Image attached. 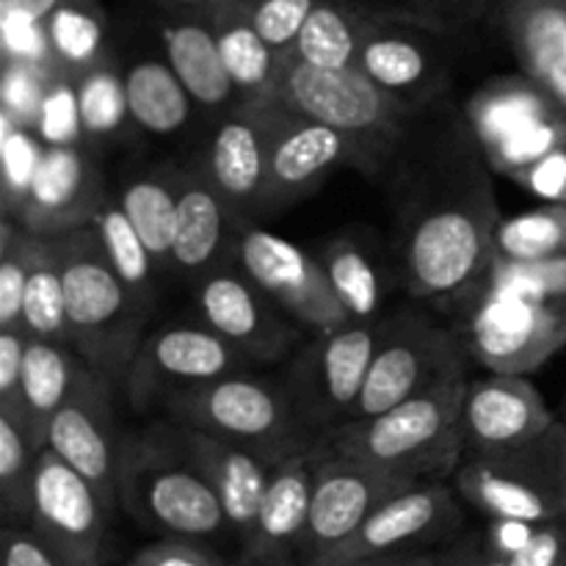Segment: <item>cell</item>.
I'll return each mask as SVG.
<instances>
[{"label":"cell","mask_w":566,"mask_h":566,"mask_svg":"<svg viewBox=\"0 0 566 566\" xmlns=\"http://www.w3.org/2000/svg\"><path fill=\"white\" fill-rule=\"evenodd\" d=\"M409 116L376 171L390 175L401 282L412 298H457L473 291L495 254L501 224L490 158L468 114Z\"/></svg>","instance_id":"cell-1"},{"label":"cell","mask_w":566,"mask_h":566,"mask_svg":"<svg viewBox=\"0 0 566 566\" xmlns=\"http://www.w3.org/2000/svg\"><path fill=\"white\" fill-rule=\"evenodd\" d=\"M119 509L160 536L210 542L230 534L213 484L171 420L130 431L119 451Z\"/></svg>","instance_id":"cell-2"},{"label":"cell","mask_w":566,"mask_h":566,"mask_svg":"<svg viewBox=\"0 0 566 566\" xmlns=\"http://www.w3.org/2000/svg\"><path fill=\"white\" fill-rule=\"evenodd\" d=\"M468 385V370H459L376 418L337 426L321 442L409 481L451 479L464 457L462 403Z\"/></svg>","instance_id":"cell-3"},{"label":"cell","mask_w":566,"mask_h":566,"mask_svg":"<svg viewBox=\"0 0 566 566\" xmlns=\"http://www.w3.org/2000/svg\"><path fill=\"white\" fill-rule=\"evenodd\" d=\"M50 238L59 252L72 348L111 381H125L147 337L149 307L122 280L94 224Z\"/></svg>","instance_id":"cell-4"},{"label":"cell","mask_w":566,"mask_h":566,"mask_svg":"<svg viewBox=\"0 0 566 566\" xmlns=\"http://www.w3.org/2000/svg\"><path fill=\"white\" fill-rule=\"evenodd\" d=\"M158 409L171 423L241 442L274 464L293 453L315 451L324 440L304 418L285 376L260 370L188 387L164 398Z\"/></svg>","instance_id":"cell-5"},{"label":"cell","mask_w":566,"mask_h":566,"mask_svg":"<svg viewBox=\"0 0 566 566\" xmlns=\"http://www.w3.org/2000/svg\"><path fill=\"white\" fill-rule=\"evenodd\" d=\"M265 99L287 114L346 133L363 149V166L374 171L418 108L370 81L359 66L324 70L293 55H285Z\"/></svg>","instance_id":"cell-6"},{"label":"cell","mask_w":566,"mask_h":566,"mask_svg":"<svg viewBox=\"0 0 566 566\" xmlns=\"http://www.w3.org/2000/svg\"><path fill=\"white\" fill-rule=\"evenodd\" d=\"M459 337L470 359L492 374L525 376L566 346V313L520 287L481 276L470 293Z\"/></svg>","instance_id":"cell-7"},{"label":"cell","mask_w":566,"mask_h":566,"mask_svg":"<svg viewBox=\"0 0 566 566\" xmlns=\"http://www.w3.org/2000/svg\"><path fill=\"white\" fill-rule=\"evenodd\" d=\"M451 481L459 497L492 523L545 525L566 517L553 429L514 451L464 453Z\"/></svg>","instance_id":"cell-8"},{"label":"cell","mask_w":566,"mask_h":566,"mask_svg":"<svg viewBox=\"0 0 566 566\" xmlns=\"http://www.w3.org/2000/svg\"><path fill=\"white\" fill-rule=\"evenodd\" d=\"M470 352L457 329L437 324L415 307L381 318L379 346L352 420L376 418L437 381L468 370ZM348 420V423H352Z\"/></svg>","instance_id":"cell-9"},{"label":"cell","mask_w":566,"mask_h":566,"mask_svg":"<svg viewBox=\"0 0 566 566\" xmlns=\"http://www.w3.org/2000/svg\"><path fill=\"white\" fill-rule=\"evenodd\" d=\"M379 321H348L340 329L310 335L287 359L285 376L293 398L321 437L354 418L379 346Z\"/></svg>","instance_id":"cell-10"},{"label":"cell","mask_w":566,"mask_h":566,"mask_svg":"<svg viewBox=\"0 0 566 566\" xmlns=\"http://www.w3.org/2000/svg\"><path fill=\"white\" fill-rule=\"evenodd\" d=\"M232 260L310 335H324L354 321L337 298L321 258L302 252L296 243L274 232L243 224L232 247Z\"/></svg>","instance_id":"cell-11"},{"label":"cell","mask_w":566,"mask_h":566,"mask_svg":"<svg viewBox=\"0 0 566 566\" xmlns=\"http://www.w3.org/2000/svg\"><path fill=\"white\" fill-rule=\"evenodd\" d=\"M260 370L258 363L216 335L208 324H169L144 337L125 376L127 398L138 412L188 387Z\"/></svg>","instance_id":"cell-12"},{"label":"cell","mask_w":566,"mask_h":566,"mask_svg":"<svg viewBox=\"0 0 566 566\" xmlns=\"http://www.w3.org/2000/svg\"><path fill=\"white\" fill-rule=\"evenodd\" d=\"M459 492L446 479L420 481L387 497L340 547L315 566H346L370 558L437 551L462 531Z\"/></svg>","instance_id":"cell-13"},{"label":"cell","mask_w":566,"mask_h":566,"mask_svg":"<svg viewBox=\"0 0 566 566\" xmlns=\"http://www.w3.org/2000/svg\"><path fill=\"white\" fill-rule=\"evenodd\" d=\"M197 304L205 324L260 368L291 359L304 346L302 326L271 302L232 258L197 282Z\"/></svg>","instance_id":"cell-14"},{"label":"cell","mask_w":566,"mask_h":566,"mask_svg":"<svg viewBox=\"0 0 566 566\" xmlns=\"http://www.w3.org/2000/svg\"><path fill=\"white\" fill-rule=\"evenodd\" d=\"M412 484H420V481L370 468L346 453L329 451L321 442L318 457H315L307 536H304V566L324 562L387 497Z\"/></svg>","instance_id":"cell-15"},{"label":"cell","mask_w":566,"mask_h":566,"mask_svg":"<svg viewBox=\"0 0 566 566\" xmlns=\"http://www.w3.org/2000/svg\"><path fill=\"white\" fill-rule=\"evenodd\" d=\"M114 509L97 490L64 462L42 448L33 470L31 528L75 566H103L105 536Z\"/></svg>","instance_id":"cell-16"},{"label":"cell","mask_w":566,"mask_h":566,"mask_svg":"<svg viewBox=\"0 0 566 566\" xmlns=\"http://www.w3.org/2000/svg\"><path fill=\"white\" fill-rule=\"evenodd\" d=\"M114 381L97 374L75 392L48 423V446L75 468L111 509H119L122 437L114 423Z\"/></svg>","instance_id":"cell-17"},{"label":"cell","mask_w":566,"mask_h":566,"mask_svg":"<svg viewBox=\"0 0 566 566\" xmlns=\"http://www.w3.org/2000/svg\"><path fill=\"white\" fill-rule=\"evenodd\" d=\"M556 423L542 392L525 376L492 374L470 379L462 403L464 453H497L525 448Z\"/></svg>","instance_id":"cell-18"},{"label":"cell","mask_w":566,"mask_h":566,"mask_svg":"<svg viewBox=\"0 0 566 566\" xmlns=\"http://www.w3.org/2000/svg\"><path fill=\"white\" fill-rule=\"evenodd\" d=\"M446 28L415 14H379L365 36L357 66L409 105L434 99L442 77L440 36Z\"/></svg>","instance_id":"cell-19"},{"label":"cell","mask_w":566,"mask_h":566,"mask_svg":"<svg viewBox=\"0 0 566 566\" xmlns=\"http://www.w3.org/2000/svg\"><path fill=\"white\" fill-rule=\"evenodd\" d=\"M282 111L271 99L238 103L213 133L208 147V180L241 216L260 210L269 186V153Z\"/></svg>","instance_id":"cell-20"},{"label":"cell","mask_w":566,"mask_h":566,"mask_svg":"<svg viewBox=\"0 0 566 566\" xmlns=\"http://www.w3.org/2000/svg\"><path fill=\"white\" fill-rule=\"evenodd\" d=\"M105 199L97 166L83 149L75 144H48L25 199L11 216L28 232L55 235L94 224Z\"/></svg>","instance_id":"cell-21"},{"label":"cell","mask_w":566,"mask_h":566,"mask_svg":"<svg viewBox=\"0 0 566 566\" xmlns=\"http://www.w3.org/2000/svg\"><path fill=\"white\" fill-rule=\"evenodd\" d=\"M315 451L293 453L274 464L252 536L235 566H304V536L315 481Z\"/></svg>","instance_id":"cell-22"},{"label":"cell","mask_w":566,"mask_h":566,"mask_svg":"<svg viewBox=\"0 0 566 566\" xmlns=\"http://www.w3.org/2000/svg\"><path fill=\"white\" fill-rule=\"evenodd\" d=\"M348 160L363 166V149L354 138L329 125L282 111L269 153V186H265L263 208H282L293 202L307 193V188L324 180L335 166Z\"/></svg>","instance_id":"cell-23"},{"label":"cell","mask_w":566,"mask_h":566,"mask_svg":"<svg viewBox=\"0 0 566 566\" xmlns=\"http://www.w3.org/2000/svg\"><path fill=\"white\" fill-rule=\"evenodd\" d=\"M177 186V235L171 269L199 282L208 271L232 258L243 216L216 191L205 171H180Z\"/></svg>","instance_id":"cell-24"},{"label":"cell","mask_w":566,"mask_h":566,"mask_svg":"<svg viewBox=\"0 0 566 566\" xmlns=\"http://www.w3.org/2000/svg\"><path fill=\"white\" fill-rule=\"evenodd\" d=\"M182 429H186L193 457L202 464L205 475L219 495L221 509L227 514V525H230V536L238 542V547H243L252 536L254 523H258L260 503L269 490L274 462L254 448L241 446V442L188 429V426H182Z\"/></svg>","instance_id":"cell-25"},{"label":"cell","mask_w":566,"mask_h":566,"mask_svg":"<svg viewBox=\"0 0 566 566\" xmlns=\"http://www.w3.org/2000/svg\"><path fill=\"white\" fill-rule=\"evenodd\" d=\"M501 20L523 75L539 83L566 114V0H497Z\"/></svg>","instance_id":"cell-26"},{"label":"cell","mask_w":566,"mask_h":566,"mask_svg":"<svg viewBox=\"0 0 566 566\" xmlns=\"http://www.w3.org/2000/svg\"><path fill=\"white\" fill-rule=\"evenodd\" d=\"M94 374H97V368H92L70 343L31 337L25 365H22L20 396H17V401H0V407H9L11 412L20 415V420L31 431L33 442L44 448L48 446L50 418Z\"/></svg>","instance_id":"cell-27"},{"label":"cell","mask_w":566,"mask_h":566,"mask_svg":"<svg viewBox=\"0 0 566 566\" xmlns=\"http://www.w3.org/2000/svg\"><path fill=\"white\" fill-rule=\"evenodd\" d=\"M160 39H164L166 61L191 94L193 105L219 111L227 108L232 99L241 103L208 17L169 14V20L160 25Z\"/></svg>","instance_id":"cell-28"},{"label":"cell","mask_w":566,"mask_h":566,"mask_svg":"<svg viewBox=\"0 0 566 566\" xmlns=\"http://www.w3.org/2000/svg\"><path fill=\"white\" fill-rule=\"evenodd\" d=\"M556 111H562L556 99L528 75L497 77V81L481 86L464 105V114L484 149L495 147L512 133L523 130Z\"/></svg>","instance_id":"cell-29"},{"label":"cell","mask_w":566,"mask_h":566,"mask_svg":"<svg viewBox=\"0 0 566 566\" xmlns=\"http://www.w3.org/2000/svg\"><path fill=\"white\" fill-rule=\"evenodd\" d=\"M210 22H213L221 59H224L232 83H235V92L241 97V103H254V99L269 97L285 55L276 53L260 36L258 28L249 20V11L243 6V0L221 9Z\"/></svg>","instance_id":"cell-30"},{"label":"cell","mask_w":566,"mask_h":566,"mask_svg":"<svg viewBox=\"0 0 566 566\" xmlns=\"http://www.w3.org/2000/svg\"><path fill=\"white\" fill-rule=\"evenodd\" d=\"M381 11H368L352 0H321L304 22L293 59L324 70L357 66L365 36Z\"/></svg>","instance_id":"cell-31"},{"label":"cell","mask_w":566,"mask_h":566,"mask_svg":"<svg viewBox=\"0 0 566 566\" xmlns=\"http://www.w3.org/2000/svg\"><path fill=\"white\" fill-rule=\"evenodd\" d=\"M130 119L153 136H171L188 125L193 111L191 94L175 75L169 61L142 59L125 72Z\"/></svg>","instance_id":"cell-32"},{"label":"cell","mask_w":566,"mask_h":566,"mask_svg":"<svg viewBox=\"0 0 566 566\" xmlns=\"http://www.w3.org/2000/svg\"><path fill=\"white\" fill-rule=\"evenodd\" d=\"M138 238L147 247L155 269H171V249L177 235V186L175 175H133L122 182L116 197Z\"/></svg>","instance_id":"cell-33"},{"label":"cell","mask_w":566,"mask_h":566,"mask_svg":"<svg viewBox=\"0 0 566 566\" xmlns=\"http://www.w3.org/2000/svg\"><path fill=\"white\" fill-rule=\"evenodd\" d=\"M20 324L25 326L31 337L70 343L64 280H61L59 252H55V243L50 235H36L31 271H28L25 298H22Z\"/></svg>","instance_id":"cell-34"},{"label":"cell","mask_w":566,"mask_h":566,"mask_svg":"<svg viewBox=\"0 0 566 566\" xmlns=\"http://www.w3.org/2000/svg\"><path fill=\"white\" fill-rule=\"evenodd\" d=\"M42 448L20 415L0 407V514L3 525H31L33 470Z\"/></svg>","instance_id":"cell-35"},{"label":"cell","mask_w":566,"mask_h":566,"mask_svg":"<svg viewBox=\"0 0 566 566\" xmlns=\"http://www.w3.org/2000/svg\"><path fill=\"white\" fill-rule=\"evenodd\" d=\"M566 254V202H547L536 210L501 219L495 254L503 263H542Z\"/></svg>","instance_id":"cell-36"},{"label":"cell","mask_w":566,"mask_h":566,"mask_svg":"<svg viewBox=\"0 0 566 566\" xmlns=\"http://www.w3.org/2000/svg\"><path fill=\"white\" fill-rule=\"evenodd\" d=\"M332 287L354 321H379L385 304V282L374 260L352 241L337 238L321 254Z\"/></svg>","instance_id":"cell-37"},{"label":"cell","mask_w":566,"mask_h":566,"mask_svg":"<svg viewBox=\"0 0 566 566\" xmlns=\"http://www.w3.org/2000/svg\"><path fill=\"white\" fill-rule=\"evenodd\" d=\"M53 61L70 75L103 61V14L97 0H64L44 22Z\"/></svg>","instance_id":"cell-38"},{"label":"cell","mask_w":566,"mask_h":566,"mask_svg":"<svg viewBox=\"0 0 566 566\" xmlns=\"http://www.w3.org/2000/svg\"><path fill=\"white\" fill-rule=\"evenodd\" d=\"M486 566H566V517L545 525L492 523Z\"/></svg>","instance_id":"cell-39"},{"label":"cell","mask_w":566,"mask_h":566,"mask_svg":"<svg viewBox=\"0 0 566 566\" xmlns=\"http://www.w3.org/2000/svg\"><path fill=\"white\" fill-rule=\"evenodd\" d=\"M94 230H97L99 243H103L105 254L111 258V263L116 265V271L122 274V280L130 285V291L142 298L147 307H153L155 298V260L149 258L147 247L138 238L136 227L130 224L127 213L122 210L119 202L114 199H105L103 208L94 216Z\"/></svg>","instance_id":"cell-40"},{"label":"cell","mask_w":566,"mask_h":566,"mask_svg":"<svg viewBox=\"0 0 566 566\" xmlns=\"http://www.w3.org/2000/svg\"><path fill=\"white\" fill-rule=\"evenodd\" d=\"M77 111H81V127L86 136L114 138L125 127L130 108H127L125 75L111 70V64L97 61L88 70L75 75Z\"/></svg>","instance_id":"cell-41"},{"label":"cell","mask_w":566,"mask_h":566,"mask_svg":"<svg viewBox=\"0 0 566 566\" xmlns=\"http://www.w3.org/2000/svg\"><path fill=\"white\" fill-rule=\"evenodd\" d=\"M36 232H28L20 221L3 210V238H0V326L22 321L28 271H31Z\"/></svg>","instance_id":"cell-42"},{"label":"cell","mask_w":566,"mask_h":566,"mask_svg":"<svg viewBox=\"0 0 566 566\" xmlns=\"http://www.w3.org/2000/svg\"><path fill=\"white\" fill-rule=\"evenodd\" d=\"M564 144H566V114L564 111H556V114L545 116V119L512 133V136L503 138L501 144L484 149V153L486 158H490L492 169L514 177L517 171L528 169V166H534L536 160H542L545 155H551L553 149L564 147Z\"/></svg>","instance_id":"cell-43"},{"label":"cell","mask_w":566,"mask_h":566,"mask_svg":"<svg viewBox=\"0 0 566 566\" xmlns=\"http://www.w3.org/2000/svg\"><path fill=\"white\" fill-rule=\"evenodd\" d=\"M61 75H64V70L59 64H39V61L6 55L3 111H9L20 125L36 127L44 94Z\"/></svg>","instance_id":"cell-44"},{"label":"cell","mask_w":566,"mask_h":566,"mask_svg":"<svg viewBox=\"0 0 566 566\" xmlns=\"http://www.w3.org/2000/svg\"><path fill=\"white\" fill-rule=\"evenodd\" d=\"M3 144H0V155H3V210L6 213H17L20 202L25 199L28 186H31L33 175L39 169L44 149L39 147L36 138L28 133L25 125L14 119L9 111H3Z\"/></svg>","instance_id":"cell-45"},{"label":"cell","mask_w":566,"mask_h":566,"mask_svg":"<svg viewBox=\"0 0 566 566\" xmlns=\"http://www.w3.org/2000/svg\"><path fill=\"white\" fill-rule=\"evenodd\" d=\"M321 0H243L249 20L280 55H291L304 22Z\"/></svg>","instance_id":"cell-46"},{"label":"cell","mask_w":566,"mask_h":566,"mask_svg":"<svg viewBox=\"0 0 566 566\" xmlns=\"http://www.w3.org/2000/svg\"><path fill=\"white\" fill-rule=\"evenodd\" d=\"M486 276L520 287V291L566 313V254L542 260V263H503V260L492 258Z\"/></svg>","instance_id":"cell-47"},{"label":"cell","mask_w":566,"mask_h":566,"mask_svg":"<svg viewBox=\"0 0 566 566\" xmlns=\"http://www.w3.org/2000/svg\"><path fill=\"white\" fill-rule=\"evenodd\" d=\"M39 133L48 138V144H75L81 127V111H77L75 75L64 72L59 81L44 94L42 111L36 119Z\"/></svg>","instance_id":"cell-48"},{"label":"cell","mask_w":566,"mask_h":566,"mask_svg":"<svg viewBox=\"0 0 566 566\" xmlns=\"http://www.w3.org/2000/svg\"><path fill=\"white\" fill-rule=\"evenodd\" d=\"M125 566H235V562L219 556L213 547H208V542L164 536L138 551Z\"/></svg>","instance_id":"cell-49"},{"label":"cell","mask_w":566,"mask_h":566,"mask_svg":"<svg viewBox=\"0 0 566 566\" xmlns=\"http://www.w3.org/2000/svg\"><path fill=\"white\" fill-rule=\"evenodd\" d=\"M3 566H75L31 525H3Z\"/></svg>","instance_id":"cell-50"},{"label":"cell","mask_w":566,"mask_h":566,"mask_svg":"<svg viewBox=\"0 0 566 566\" xmlns=\"http://www.w3.org/2000/svg\"><path fill=\"white\" fill-rule=\"evenodd\" d=\"M547 202H566V144L512 177Z\"/></svg>","instance_id":"cell-51"},{"label":"cell","mask_w":566,"mask_h":566,"mask_svg":"<svg viewBox=\"0 0 566 566\" xmlns=\"http://www.w3.org/2000/svg\"><path fill=\"white\" fill-rule=\"evenodd\" d=\"M31 335L25 326H0V401H17L22 381V365Z\"/></svg>","instance_id":"cell-52"},{"label":"cell","mask_w":566,"mask_h":566,"mask_svg":"<svg viewBox=\"0 0 566 566\" xmlns=\"http://www.w3.org/2000/svg\"><path fill=\"white\" fill-rule=\"evenodd\" d=\"M434 566H486V539L484 536H464L437 553Z\"/></svg>","instance_id":"cell-53"},{"label":"cell","mask_w":566,"mask_h":566,"mask_svg":"<svg viewBox=\"0 0 566 566\" xmlns=\"http://www.w3.org/2000/svg\"><path fill=\"white\" fill-rule=\"evenodd\" d=\"M64 0H0V20L48 22Z\"/></svg>","instance_id":"cell-54"},{"label":"cell","mask_w":566,"mask_h":566,"mask_svg":"<svg viewBox=\"0 0 566 566\" xmlns=\"http://www.w3.org/2000/svg\"><path fill=\"white\" fill-rule=\"evenodd\" d=\"M497 0H446V22L453 25H470L484 17H492Z\"/></svg>","instance_id":"cell-55"},{"label":"cell","mask_w":566,"mask_h":566,"mask_svg":"<svg viewBox=\"0 0 566 566\" xmlns=\"http://www.w3.org/2000/svg\"><path fill=\"white\" fill-rule=\"evenodd\" d=\"M235 3H241V0H160L166 14H191V17H208V20H213L221 9Z\"/></svg>","instance_id":"cell-56"},{"label":"cell","mask_w":566,"mask_h":566,"mask_svg":"<svg viewBox=\"0 0 566 566\" xmlns=\"http://www.w3.org/2000/svg\"><path fill=\"white\" fill-rule=\"evenodd\" d=\"M437 551H420V553H403V556H387V558H370V562H357L346 566H434L437 564Z\"/></svg>","instance_id":"cell-57"},{"label":"cell","mask_w":566,"mask_h":566,"mask_svg":"<svg viewBox=\"0 0 566 566\" xmlns=\"http://www.w3.org/2000/svg\"><path fill=\"white\" fill-rule=\"evenodd\" d=\"M409 9L415 17L437 28H448L446 22V0H409Z\"/></svg>","instance_id":"cell-58"},{"label":"cell","mask_w":566,"mask_h":566,"mask_svg":"<svg viewBox=\"0 0 566 566\" xmlns=\"http://www.w3.org/2000/svg\"><path fill=\"white\" fill-rule=\"evenodd\" d=\"M553 448H556L558 479H562V490L566 497V420H556V426H553Z\"/></svg>","instance_id":"cell-59"},{"label":"cell","mask_w":566,"mask_h":566,"mask_svg":"<svg viewBox=\"0 0 566 566\" xmlns=\"http://www.w3.org/2000/svg\"><path fill=\"white\" fill-rule=\"evenodd\" d=\"M564 420H566V403H564Z\"/></svg>","instance_id":"cell-60"}]
</instances>
